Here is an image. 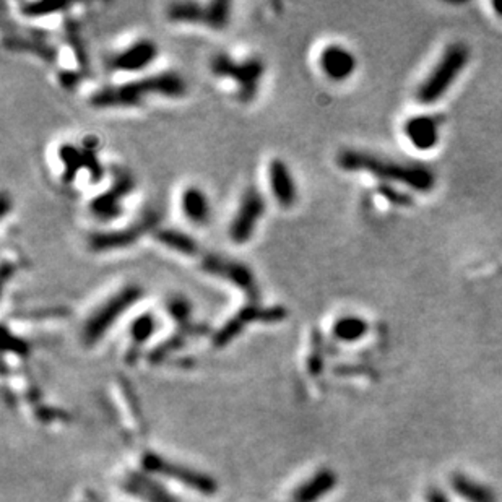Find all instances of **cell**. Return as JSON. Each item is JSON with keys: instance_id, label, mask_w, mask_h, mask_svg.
<instances>
[{"instance_id": "7", "label": "cell", "mask_w": 502, "mask_h": 502, "mask_svg": "<svg viewBox=\"0 0 502 502\" xmlns=\"http://www.w3.org/2000/svg\"><path fill=\"white\" fill-rule=\"evenodd\" d=\"M266 211V200L259 189L251 185L242 192L238 208L228 224V238L233 244L242 246L254 238L255 229Z\"/></svg>"}, {"instance_id": "14", "label": "cell", "mask_w": 502, "mask_h": 502, "mask_svg": "<svg viewBox=\"0 0 502 502\" xmlns=\"http://www.w3.org/2000/svg\"><path fill=\"white\" fill-rule=\"evenodd\" d=\"M266 180L273 200L283 210H289L297 202V185L289 166L282 158H271L266 166Z\"/></svg>"}, {"instance_id": "10", "label": "cell", "mask_w": 502, "mask_h": 502, "mask_svg": "<svg viewBox=\"0 0 502 502\" xmlns=\"http://www.w3.org/2000/svg\"><path fill=\"white\" fill-rule=\"evenodd\" d=\"M57 158L62 165V180L64 184H74V180L81 169H87L94 182L104 178V166L93 147H79V145L65 142L57 148Z\"/></svg>"}, {"instance_id": "12", "label": "cell", "mask_w": 502, "mask_h": 502, "mask_svg": "<svg viewBox=\"0 0 502 502\" xmlns=\"http://www.w3.org/2000/svg\"><path fill=\"white\" fill-rule=\"evenodd\" d=\"M160 56L155 41L142 38L121 51L106 57V69L111 72H140L153 64Z\"/></svg>"}, {"instance_id": "21", "label": "cell", "mask_w": 502, "mask_h": 502, "mask_svg": "<svg viewBox=\"0 0 502 502\" xmlns=\"http://www.w3.org/2000/svg\"><path fill=\"white\" fill-rule=\"evenodd\" d=\"M452 488L468 502H496L494 492L490 488L474 483L473 479L463 477V474L452 477Z\"/></svg>"}, {"instance_id": "13", "label": "cell", "mask_w": 502, "mask_h": 502, "mask_svg": "<svg viewBox=\"0 0 502 502\" xmlns=\"http://www.w3.org/2000/svg\"><path fill=\"white\" fill-rule=\"evenodd\" d=\"M284 317H286V311H284L283 307L280 306L260 307L254 304V302H249V304L244 306L241 311H238V314L233 315V317L224 324V327L215 335V345L216 346L228 345L236 335L242 332V328L246 327L247 324L255 322V320H260V322H278V320H283Z\"/></svg>"}, {"instance_id": "25", "label": "cell", "mask_w": 502, "mask_h": 502, "mask_svg": "<svg viewBox=\"0 0 502 502\" xmlns=\"http://www.w3.org/2000/svg\"><path fill=\"white\" fill-rule=\"evenodd\" d=\"M428 502H449V501H447V497L442 494V492L432 490L428 494Z\"/></svg>"}, {"instance_id": "18", "label": "cell", "mask_w": 502, "mask_h": 502, "mask_svg": "<svg viewBox=\"0 0 502 502\" xmlns=\"http://www.w3.org/2000/svg\"><path fill=\"white\" fill-rule=\"evenodd\" d=\"M439 122L434 116H416L405 124V134L418 150H431L439 142Z\"/></svg>"}, {"instance_id": "26", "label": "cell", "mask_w": 502, "mask_h": 502, "mask_svg": "<svg viewBox=\"0 0 502 502\" xmlns=\"http://www.w3.org/2000/svg\"><path fill=\"white\" fill-rule=\"evenodd\" d=\"M492 8H494L497 15L502 17V2H499V0H497V2H492Z\"/></svg>"}, {"instance_id": "11", "label": "cell", "mask_w": 502, "mask_h": 502, "mask_svg": "<svg viewBox=\"0 0 502 502\" xmlns=\"http://www.w3.org/2000/svg\"><path fill=\"white\" fill-rule=\"evenodd\" d=\"M202 270L207 275H213V277L223 278L224 282L233 283L234 286L246 293L252 302L259 296V288H257L254 275H252L251 269L241 262L226 259V257L216 254H207L202 259Z\"/></svg>"}, {"instance_id": "6", "label": "cell", "mask_w": 502, "mask_h": 502, "mask_svg": "<svg viewBox=\"0 0 502 502\" xmlns=\"http://www.w3.org/2000/svg\"><path fill=\"white\" fill-rule=\"evenodd\" d=\"M166 18L171 23L203 25L205 28L221 31L231 21V3L223 0L215 2H173L166 8Z\"/></svg>"}, {"instance_id": "5", "label": "cell", "mask_w": 502, "mask_h": 502, "mask_svg": "<svg viewBox=\"0 0 502 502\" xmlns=\"http://www.w3.org/2000/svg\"><path fill=\"white\" fill-rule=\"evenodd\" d=\"M470 59V51L463 44H452L446 49L444 56L437 62L431 74L418 90V99L423 104L437 101L447 93L457 76L462 74Z\"/></svg>"}, {"instance_id": "9", "label": "cell", "mask_w": 502, "mask_h": 502, "mask_svg": "<svg viewBox=\"0 0 502 502\" xmlns=\"http://www.w3.org/2000/svg\"><path fill=\"white\" fill-rule=\"evenodd\" d=\"M135 189V179L130 171L116 167L112 171V182L103 194L90 202V213L99 221H112L124 215L122 202L132 194Z\"/></svg>"}, {"instance_id": "15", "label": "cell", "mask_w": 502, "mask_h": 502, "mask_svg": "<svg viewBox=\"0 0 502 502\" xmlns=\"http://www.w3.org/2000/svg\"><path fill=\"white\" fill-rule=\"evenodd\" d=\"M319 69L332 81H345L355 74L356 62L355 54L342 44H327L319 54Z\"/></svg>"}, {"instance_id": "17", "label": "cell", "mask_w": 502, "mask_h": 502, "mask_svg": "<svg viewBox=\"0 0 502 502\" xmlns=\"http://www.w3.org/2000/svg\"><path fill=\"white\" fill-rule=\"evenodd\" d=\"M143 465L147 467V470H151V472L165 474V477L179 479L180 483H184V485H187L191 488H196V490H198V491L211 492L215 490L211 479L205 478L203 474L194 473L187 468H182V467H178V465L169 463L167 460L161 459V457L156 454H147V457L143 459Z\"/></svg>"}, {"instance_id": "8", "label": "cell", "mask_w": 502, "mask_h": 502, "mask_svg": "<svg viewBox=\"0 0 502 502\" xmlns=\"http://www.w3.org/2000/svg\"><path fill=\"white\" fill-rule=\"evenodd\" d=\"M156 224L158 213H155V211H145L132 224L124 226V228L112 229V231L93 233L88 238V247L93 252H111L117 251V249H125L134 246L147 233H155Z\"/></svg>"}, {"instance_id": "3", "label": "cell", "mask_w": 502, "mask_h": 502, "mask_svg": "<svg viewBox=\"0 0 502 502\" xmlns=\"http://www.w3.org/2000/svg\"><path fill=\"white\" fill-rule=\"evenodd\" d=\"M208 67L211 75L231 80L236 85L238 99L242 103H251L257 96L265 74V64L262 59L247 57L238 61L226 52L211 56Z\"/></svg>"}, {"instance_id": "2", "label": "cell", "mask_w": 502, "mask_h": 502, "mask_svg": "<svg viewBox=\"0 0 502 502\" xmlns=\"http://www.w3.org/2000/svg\"><path fill=\"white\" fill-rule=\"evenodd\" d=\"M337 163L345 171H366L375 178L395 180L419 192L431 191L436 184V176L428 166L388 160L369 151L343 150L338 153Z\"/></svg>"}, {"instance_id": "1", "label": "cell", "mask_w": 502, "mask_h": 502, "mask_svg": "<svg viewBox=\"0 0 502 502\" xmlns=\"http://www.w3.org/2000/svg\"><path fill=\"white\" fill-rule=\"evenodd\" d=\"M185 93L187 83L182 76L166 70L140 80L99 88L90 96V106L94 109H130L142 106L145 99L150 96L178 99L185 96Z\"/></svg>"}, {"instance_id": "16", "label": "cell", "mask_w": 502, "mask_h": 502, "mask_svg": "<svg viewBox=\"0 0 502 502\" xmlns=\"http://www.w3.org/2000/svg\"><path fill=\"white\" fill-rule=\"evenodd\" d=\"M180 213L192 226L202 228L211 220L210 197L198 185H187L179 197Z\"/></svg>"}, {"instance_id": "4", "label": "cell", "mask_w": 502, "mask_h": 502, "mask_svg": "<svg viewBox=\"0 0 502 502\" xmlns=\"http://www.w3.org/2000/svg\"><path fill=\"white\" fill-rule=\"evenodd\" d=\"M143 288L140 284H125L114 295L106 297L92 314L85 320L81 337L88 346L98 343L101 338L109 332L116 320H119L122 315L127 312L130 307H134L142 300Z\"/></svg>"}, {"instance_id": "23", "label": "cell", "mask_w": 502, "mask_h": 502, "mask_svg": "<svg viewBox=\"0 0 502 502\" xmlns=\"http://www.w3.org/2000/svg\"><path fill=\"white\" fill-rule=\"evenodd\" d=\"M156 330V320L151 314H142L130 325V337L135 346H142L153 337Z\"/></svg>"}, {"instance_id": "22", "label": "cell", "mask_w": 502, "mask_h": 502, "mask_svg": "<svg viewBox=\"0 0 502 502\" xmlns=\"http://www.w3.org/2000/svg\"><path fill=\"white\" fill-rule=\"evenodd\" d=\"M368 322L364 319L358 317V315H345L333 324L332 333L337 340L353 343L361 340L368 333Z\"/></svg>"}, {"instance_id": "24", "label": "cell", "mask_w": 502, "mask_h": 502, "mask_svg": "<svg viewBox=\"0 0 502 502\" xmlns=\"http://www.w3.org/2000/svg\"><path fill=\"white\" fill-rule=\"evenodd\" d=\"M64 8L65 6H56V3H49V2H28V3H21L20 12L21 15L25 17L38 18V17L52 15V13L64 10Z\"/></svg>"}, {"instance_id": "20", "label": "cell", "mask_w": 502, "mask_h": 502, "mask_svg": "<svg viewBox=\"0 0 502 502\" xmlns=\"http://www.w3.org/2000/svg\"><path fill=\"white\" fill-rule=\"evenodd\" d=\"M335 485V477L332 472H320L309 479L306 485H302L295 492L293 501L295 502H317L325 492H328Z\"/></svg>"}, {"instance_id": "19", "label": "cell", "mask_w": 502, "mask_h": 502, "mask_svg": "<svg viewBox=\"0 0 502 502\" xmlns=\"http://www.w3.org/2000/svg\"><path fill=\"white\" fill-rule=\"evenodd\" d=\"M153 238L156 239L161 246H165L169 251L176 252L179 255L185 257H194L198 254V242L192 236H189L187 233L178 231V229H156L153 233Z\"/></svg>"}]
</instances>
